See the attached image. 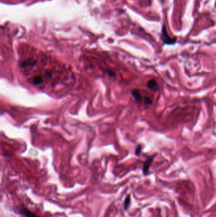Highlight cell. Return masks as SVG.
Returning a JSON list of instances; mask_svg holds the SVG:
<instances>
[{"instance_id": "9c48e42d", "label": "cell", "mask_w": 216, "mask_h": 217, "mask_svg": "<svg viewBox=\"0 0 216 217\" xmlns=\"http://www.w3.org/2000/svg\"><path fill=\"white\" fill-rule=\"evenodd\" d=\"M142 149H143V147L141 144H139L135 148V151H134V154L136 156H139V155L141 154V151H142Z\"/></svg>"}, {"instance_id": "7a4b0ae2", "label": "cell", "mask_w": 216, "mask_h": 217, "mask_svg": "<svg viewBox=\"0 0 216 217\" xmlns=\"http://www.w3.org/2000/svg\"><path fill=\"white\" fill-rule=\"evenodd\" d=\"M155 156H156V154H154L153 156L150 157V158H149L147 161L144 163L143 166V168H142L143 173L144 175H147L148 174L149 169H150V166L151 165L152 162H153Z\"/></svg>"}, {"instance_id": "3957f363", "label": "cell", "mask_w": 216, "mask_h": 217, "mask_svg": "<svg viewBox=\"0 0 216 217\" xmlns=\"http://www.w3.org/2000/svg\"><path fill=\"white\" fill-rule=\"evenodd\" d=\"M161 38L162 39L164 43L166 44V45H173V44L175 43L176 39V38H170V37L168 36L166 29H165L164 27H163L162 29V35Z\"/></svg>"}, {"instance_id": "5b68a950", "label": "cell", "mask_w": 216, "mask_h": 217, "mask_svg": "<svg viewBox=\"0 0 216 217\" xmlns=\"http://www.w3.org/2000/svg\"><path fill=\"white\" fill-rule=\"evenodd\" d=\"M130 93H131V95L133 97V99H134L136 102H140L142 100L143 96L141 95L140 91L138 89L134 88L131 90V92H130Z\"/></svg>"}, {"instance_id": "ba28073f", "label": "cell", "mask_w": 216, "mask_h": 217, "mask_svg": "<svg viewBox=\"0 0 216 217\" xmlns=\"http://www.w3.org/2000/svg\"><path fill=\"white\" fill-rule=\"evenodd\" d=\"M106 73L108 76L110 78H115L116 77V72L112 69H106Z\"/></svg>"}, {"instance_id": "52a82bcc", "label": "cell", "mask_w": 216, "mask_h": 217, "mask_svg": "<svg viewBox=\"0 0 216 217\" xmlns=\"http://www.w3.org/2000/svg\"><path fill=\"white\" fill-rule=\"evenodd\" d=\"M130 202H131V195L129 194V195H128V196H127L126 198L124 200V204H123L124 209L125 210L128 209V207L130 205Z\"/></svg>"}, {"instance_id": "6da1fadb", "label": "cell", "mask_w": 216, "mask_h": 217, "mask_svg": "<svg viewBox=\"0 0 216 217\" xmlns=\"http://www.w3.org/2000/svg\"><path fill=\"white\" fill-rule=\"evenodd\" d=\"M17 212L25 217H40L24 205H20L17 207Z\"/></svg>"}, {"instance_id": "277c9868", "label": "cell", "mask_w": 216, "mask_h": 217, "mask_svg": "<svg viewBox=\"0 0 216 217\" xmlns=\"http://www.w3.org/2000/svg\"><path fill=\"white\" fill-rule=\"evenodd\" d=\"M147 87L148 88V89L154 91V92H157L159 90V85H158L157 81L154 79H151L147 81Z\"/></svg>"}, {"instance_id": "8992f818", "label": "cell", "mask_w": 216, "mask_h": 217, "mask_svg": "<svg viewBox=\"0 0 216 217\" xmlns=\"http://www.w3.org/2000/svg\"><path fill=\"white\" fill-rule=\"evenodd\" d=\"M142 100L143 102V103H145V105H147V106H150V105H151L152 104H153V102H154V100L153 99H152L151 97H150L149 96H144L142 97Z\"/></svg>"}]
</instances>
